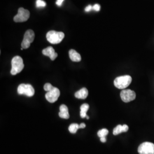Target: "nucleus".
I'll list each match as a JSON object with an SVG mask.
<instances>
[{"instance_id":"aec40b11","label":"nucleus","mask_w":154,"mask_h":154,"mask_svg":"<svg viewBox=\"0 0 154 154\" xmlns=\"http://www.w3.org/2000/svg\"><path fill=\"white\" fill-rule=\"evenodd\" d=\"M100 9V6L99 4H95L93 6V9H94L95 11H99Z\"/></svg>"},{"instance_id":"7ed1b4c3","label":"nucleus","mask_w":154,"mask_h":154,"mask_svg":"<svg viewBox=\"0 0 154 154\" xmlns=\"http://www.w3.org/2000/svg\"><path fill=\"white\" fill-rule=\"evenodd\" d=\"M65 37V34L54 30L49 31L46 34V38L52 44H60Z\"/></svg>"},{"instance_id":"a211bd4d","label":"nucleus","mask_w":154,"mask_h":154,"mask_svg":"<svg viewBox=\"0 0 154 154\" xmlns=\"http://www.w3.org/2000/svg\"><path fill=\"white\" fill-rule=\"evenodd\" d=\"M46 5V2L42 0H37L36 1V7L37 8H44Z\"/></svg>"},{"instance_id":"f257e3e1","label":"nucleus","mask_w":154,"mask_h":154,"mask_svg":"<svg viewBox=\"0 0 154 154\" xmlns=\"http://www.w3.org/2000/svg\"><path fill=\"white\" fill-rule=\"evenodd\" d=\"M11 75H15L20 73L24 68V64L22 58L20 56L14 57L11 60Z\"/></svg>"},{"instance_id":"5701e85b","label":"nucleus","mask_w":154,"mask_h":154,"mask_svg":"<svg viewBox=\"0 0 154 154\" xmlns=\"http://www.w3.org/2000/svg\"><path fill=\"white\" fill-rule=\"evenodd\" d=\"M100 140L102 143H105L106 142V137H102V138H100Z\"/></svg>"},{"instance_id":"423d86ee","label":"nucleus","mask_w":154,"mask_h":154,"mask_svg":"<svg viewBox=\"0 0 154 154\" xmlns=\"http://www.w3.org/2000/svg\"><path fill=\"white\" fill-rule=\"evenodd\" d=\"M30 17V12L23 8L18 9V13L16 16L14 17V21L16 22H25Z\"/></svg>"},{"instance_id":"2eb2a0df","label":"nucleus","mask_w":154,"mask_h":154,"mask_svg":"<svg viewBox=\"0 0 154 154\" xmlns=\"http://www.w3.org/2000/svg\"><path fill=\"white\" fill-rule=\"evenodd\" d=\"M89 109V105L87 103L83 104L81 106V112H80V116L82 118H85L87 116V112Z\"/></svg>"},{"instance_id":"0eeeda50","label":"nucleus","mask_w":154,"mask_h":154,"mask_svg":"<svg viewBox=\"0 0 154 154\" xmlns=\"http://www.w3.org/2000/svg\"><path fill=\"white\" fill-rule=\"evenodd\" d=\"M138 151L139 154H154V144L149 142L142 143L138 147Z\"/></svg>"},{"instance_id":"6ab92c4d","label":"nucleus","mask_w":154,"mask_h":154,"mask_svg":"<svg viewBox=\"0 0 154 154\" xmlns=\"http://www.w3.org/2000/svg\"><path fill=\"white\" fill-rule=\"evenodd\" d=\"M53 88H54V87H53L50 83H46L44 85V87L45 90L46 91H47V92H48V91H50V90H51Z\"/></svg>"},{"instance_id":"ddd939ff","label":"nucleus","mask_w":154,"mask_h":154,"mask_svg":"<svg viewBox=\"0 0 154 154\" xmlns=\"http://www.w3.org/2000/svg\"><path fill=\"white\" fill-rule=\"evenodd\" d=\"M69 54V57L72 61L78 62L81 61V56L75 50H70Z\"/></svg>"},{"instance_id":"4be33fe9","label":"nucleus","mask_w":154,"mask_h":154,"mask_svg":"<svg viewBox=\"0 0 154 154\" xmlns=\"http://www.w3.org/2000/svg\"><path fill=\"white\" fill-rule=\"evenodd\" d=\"M63 1L64 0H57L56 2V4L58 6H61L62 5V3Z\"/></svg>"},{"instance_id":"1a4fd4ad","label":"nucleus","mask_w":154,"mask_h":154,"mask_svg":"<svg viewBox=\"0 0 154 154\" xmlns=\"http://www.w3.org/2000/svg\"><path fill=\"white\" fill-rule=\"evenodd\" d=\"M60 95V91L57 88L54 87L50 91L45 94V98L50 103H54L59 98Z\"/></svg>"},{"instance_id":"9b49d317","label":"nucleus","mask_w":154,"mask_h":154,"mask_svg":"<svg viewBox=\"0 0 154 154\" xmlns=\"http://www.w3.org/2000/svg\"><path fill=\"white\" fill-rule=\"evenodd\" d=\"M60 112H59V116L61 118L67 119L69 118L70 115L69 113V110L67 107L66 105H61L60 107Z\"/></svg>"},{"instance_id":"9d476101","label":"nucleus","mask_w":154,"mask_h":154,"mask_svg":"<svg viewBox=\"0 0 154 154\" xmlns=\"http://www.w3.org/2000/svg\"><path fill=\"white\" fill-rule=\"evenodd\" d=\"M42 54L45 56L49 57L51 61L55 60L58 57V54L55 53V50L51 46H49L42 50Z\"/></svg>"},{"instance_id":"6e6552de","label":"nucleus","mask_w":154,"mask_h":154,"mask_svg":"<svg viewBox=\"0 0 154 154\" xmlns=\"http://www.w3.org/2000/svg\"><path fill=\"white\" fill-rule=\"evenodd\" d=\"M121 97L124 102L128 103L136 98V94L131 90L126 89L122 91Z\"/></svg>"},{"instance_id":"f8f14e48","label":"nucleus","mask_w":154,"mask_h":154,"mask_svg":"<svg viewBox=\"0 0 154 154\" xmlns=\"http://www.w3.org/2000/svg\"><path fill=\"white\" fill-rule=\"evenodd\" d=\"M88 94V89L85 88H83L75 93V97L78 99H85L87 98Z\"/></svg>"},{"instance_id":"dca6fc26","label":"nucleus","mask_w":154,"mask_h":154,"mask_svg":"<svg viewBox=\"0 0 154 154\" xmlns=\"http://www.w3.org/2000/svg\"><path fill=\"white\" fill-rule=\"evenodd\" d=\"M79 128H79V125L78 124L72 123L71 124L69 127V130L72 134H75Z\"/></svg>"},{"instance_id":"393cba45","label":"nucleus","mask_w":154,"mask_h":154,"mask_svg":"<svg viewBox=\"0 0 154 154\" xmlns=\"http://www.w3.org/2000/svg\"><path fill=\"white\" fill-rule=\"evenodd\" d=\"M86 118H87L88 119H89V116H86Z\"/></svg>"},{"instance_id":"412c9836","label":"nucleus","mask_w":154,"mask_h":154,"mask_svg":"<svg viewBox=\"0 0 154 154\" xmlns=\"http://www.w3.org/2000/svg\"><path fill=\"white\" fill-rule=\"evenodd\" d=\"M91 9H93V6L90 5H88L86 7L85 11L86 12H89V11H91Z\"/></svg>"},{"instance_id":"f3484780","label":"nucleus","mask_w":154,"mask_h":154,"mask_svg":"<svg viewBox=\"0 0 154 154\" xmlns=\"http://www.w3.org/2000/svg\"><path fill=\"white\" fill-rule=\"evenodd\" d=\"M108 134H109L108 130L106 128H103L99 130L98 132V135L100 138H102V137H106V136Z\"/></svg>"},{"instance_id":"4468645a","label":"nucleus","mask_w":154,"mask_h":154,"mask_svg":"<svg viewBox=\"0 0 154 154\" xmlns=\"http://www.w3.org/2000/svg\"><path fill=\"white\" fill-rule=\"evenodd\" d=\"M128 126L126 125H124L122 126L121 125H119L114 129L113 134L114 135H117L122 132H127L128 131Z\"/></svg>"},{"instance_id":"b1692460","label":"nucleus","mask_w":154,"mask_h":154,"mask_svg":"<svg viewBox=\"0 0 154 154\" xmlns=\"http://www.w3.org/2000/svg\"><path fill=\"white\" fill-rule=\"evenodd\" d=\"M85 127H86V125L85 123H83L80 124V125H79V128H84Z\"/></svg>"},{"instance_id":"f03ea898","label":"nucleus","mask_w":154,"mask_h":154,"mask_svg":"<svg viewBox=\"0 0 154 154\" xmlns=\"http://www.w3.org/2000/svg\"><path fill=\"white\" fill-rule=\"evenodd\" d=\"M132 82V78L130 75H123L116 77L114 84L116 88L119 89H125L127 88Z\"/></svg>"},{"instance_id":"39448f33","label":"nucleus","mask_w":154,"mask_h":154,"mask_svg":"<svg viewBox=\"0 0 154 154\" xmlns=\"http://www.w3.org/2000/svg\"><path fill=\"white\" fill-rule=\"evenodd\" d=\"M35 38V34L32 30H28L24 34L23 39L21 44V47L23 49H28L31 43H32Z\"/></svg>"},{"instance_id":"20e7f679","label":"nucleus","mask_w":154,"mask_h":154,"mask_svg":"<svg viewBox=\"0 0 154 154\" xmlns=\"http://www.w3.org/2000/svg\"><path fill=\"white\" fill-rule=\"evenodd\" d=\"M17 93L20 95H25L29 97H32L35 94V90L31 85L22 83L18 86Z\"/></svg>"}]
</instances>
